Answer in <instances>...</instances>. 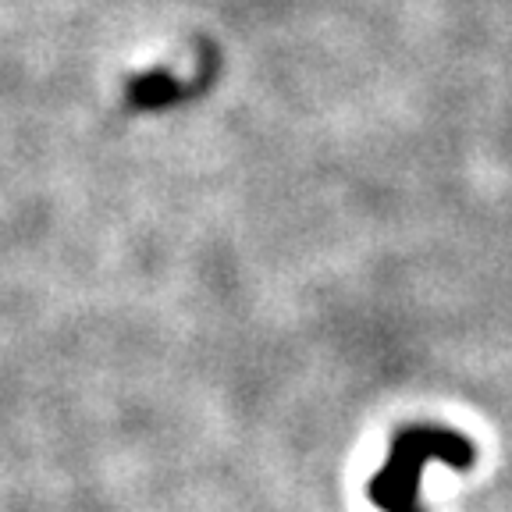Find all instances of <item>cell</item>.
Masks as SVG:
<instances>
[{
    "label": "cell",
    "mask_w": 512,
    "mask_h": 512,
    "mask_svg": "<svg viewBox=\"0 0 512 512\" xmlns=\"http://www.w3.org/2000/svg\"><path fill=\"white\" fill-rule=\"evenodd\" d=\"M431 463H445L452 470H470L477 463V448L459 431L413 424L392 438L388 463L367 484V495L384 512H424L420 509V473Z\"/></svg>",
    "instance_id": "obj_1"
},
{
    "label": "cell",
    "mask_w": 512,
    "mask_h": 512,
    "mask_svg": "<svg viewBox=\"0 0 512 512\" xmlns=\"http://www.w3.org/2000/svg\"><path fill=\"white\" fill-rule=\"evenodd\" d=\"M128 96H132V104H139V107H164V104L175 100L178 89L168 75L157 72V75H143V79H132Z\"/></svg>",
    "instance_id": "obj_2"
}]
</instances>
